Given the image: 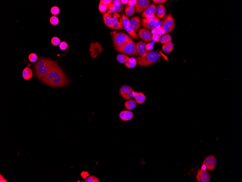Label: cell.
<instances>
[{
	"label": "cell",
	"mask_w": 242,
	"mask_h": 182,
	"mask_svg": "<svg viewBox=\"0 0 242 182\" xmlns=\"http://www.w3.org/2000/svg\"><path fill=\"white\" fill-rule=\"evenodd\" d=\"M119 116L121 120L123 121L130 120L133 118V113L129 110H124L120 113Z\"/></svg>",
	"instance_id": "2e32d148"
},
{
	"label": "cell",
	"mask_w": 242,
	"mask_h": 182,
	"mask_svg": "<svg viewBox=\"0 0 242 182\" xmlns=\"http://www.w3.org/2000/svg\"><path fill=\"white\" fill-rule=\"evenodd\" d=\"M216 165V159L215 157L213 155H210L207 156L202 163L203 166H204L206 169L211 172L215 169Z\"/></svg>",
	"instance_id": "ba28073f"
},
{
	"label": "cell",
	"mask_w": 242,
	"mask_h": 182,
	"mask_svg": "<svg viewBox=\"0 0 242 182\" xmlns=\"http://www.w3.org/2000/svg\"><path fill=\"white\" fill-rule=\"evenodd\" d=\"M117 60L120 63L124 64L128 62L130 58L122 54H119L117 56Z\"/></svg>",
	"instance_id": "83f0119b"
},
{
	"label": "cell",
	"mask_w": 242,
	"mask_h": 182,
	"mask_svg": "<svg viewBox=\"0 0 242 182\" xmlns=\"http://www.w3.org/2000/svg\"><path fill=\"white\" fill-rule=\"evenodd\" d=\"M161 58V55L159 52L151 51L145 55L137 58V61L139 66H149L157 62Z\"/></svg>",
	"instance_id": "3957f363"
},
{
	"label": "cell",
	"mask_w": 242,
	"mask_h": 182,
	"mask_svg": "<svg viewBox=\"0 0 242 182\" xmlns=\"http://www.w3.org/2000/svg\"><path fill=\"white\" fill-rule=\"evenodd\" d=\"M155 4H162L167 2V0H153L152 1Z\"/></svg>",
	"instance_id": "b9f144b4"
},
{
	"label": "cell",
	"mask_w": 242,
	"mask_h": 182,
	"mask_svg": "<svg viewBox=\"0 0 242 182\" xmlns=\"http://www.w3.org/2000/svg\"><path fill=\"white\" fill-rule=\"evenodd\" d=\"M103 19L104 23L107 27L111 28L112 27V24L111 21L110 14V11H107L106 12H104L103 15Z\"/></svg>",
	"instance_id": "ffe728a7"
},
{
	"label": "cell",
	"mask_w": 242,
	"mask_h": 182,
	"mask_svg": "<svg viewBox=\"0 0 242 182\" xmlns=\"http://www.w3.org/2000/svg\"><path fill=\"white\" fill-rule=\"evenodd\" d=\"M161 28L164 31L165 34L171 32L174 29L175 23L174 18L171 14L167 15L162 20Z\"/></svg>",
	"instance_id": "5b68a950"
},
{
	"label": "cell",
	"mask_w": 242,
	"mask_h": 182,
	"mask_svg": "<svg viewBox=\"0 0 242 182\" xmlns=\"http://www.w3.org/2000/svg\"><path fill=\"white\" fill-rule=\"evenodd\" d=\"M51 42L52 45H55V46H57V45H60V40L57 37H54L52 39Z\"/></svg>",
	"instance_id": "8d00e7d4"
},
{
	"label": "cell",
	"mask_w": 242,
	"mask_h": 182,
	"mask_svg": "<svg viewBox=\"0 0 242 182\" xmlns=\"http://www.w3.org/2000/svg\"><path fill=\"white\" fill-rule=\"evenodd\" d=\"M85 182H99L98 178L94 176H90L88 177L85 180Z\"/></svg>",
	"instance_id": "1f68e13d"
},
{
	"label": "cell",
	"mask_w": 242,
	"mask_h": 182,
	"mask_svg": "<svg viewBox=\"0 0 242 182\" xmlns=\"http://www.w3.org/2000/svg\"><path fill=\"white\" fill-rule=\"evenodd\" d=\"M171 38L169 34H167L161 37L160 42L161 43L165 44L171 42Z\"/></svg>",
	"instance_id": "f546056e"
},
{
	"label": "cell",
	"mask_w": 242,
	"mask_h": 182,
	"mask_svg": "<svg viewBox=\"0 0 242 182\" xmlns=\"http://www.w3.org/2000/svg\"><path fill=\"white\" fill-rule=\"evenodd\" d=\"M135 100L136 102L139 104H143L145 100V95L142 92H139L136 94L135 96Z\"/></svg>",
	"instance_id": "d4e9b609"
},
{
	"label": "cell",
	"mask_w": 242,
	"mask_h": 182,
	"mask_svg": "<svg viewBox=\"0 0 242 182\" xmlns=\"http://www.w3.org/2000/svg\"><path fill=\"white\" fill-rule=\"evenodd\" d=\"M157 29L155 28H152V30H151L152 31H151V33H152V35H153V34H155V33L156 32Z\"/></svg>",
	"instance_id": "7dc6e473"
},
{
	"label": "cell",
	"mask_w": 242,
	"mask_h": 182,
	"mask_svg": "<svg viewBox=\"0 0 242 182\" xmlns=\"http://www.w3.org/2000/svg\"><path fill=\"white\" fill-rule=\"evenodd\" d=\"M68 44L65 42H62L60 43L59 45L60 49L62 50H65L68 47Z\"/></svg>",
	"instance_id": "ab89813d"
},
{
	"label": "cell",
	"mask_w": 242,
	"mask_h": 182,
	"mask_svg": "<svg viewBox=\"0 0 242 182\" xmlns=\"http://www.w3.org/2000/svg\"><path fill=\"white\" fill-rule=\"evenodd\" d=\"M55 62L50 59L40 58L34 64L36 76L40 81L46 76Z\"/></svg>",
	"instance_id": "7a4b0ae2"
},
{
	"label": "cell",
	"mask_w": 242,
	"mask_h": 182,
	"mask_svg": "<svg viewBox=\"0 0 242 182\" xmlns=\"http://www.w3.org/2000/svg\"><path fill=\"white\" fill-rule=\"evenodd\" d=\"M136 45L135 43L132 39L123 46L116 49L121 53L130 55H136L138 54V53L136 49Z\"/></svg>",
	"instance_id": "8992f818"
},
{
	"label": "cell",
	"mask_w": 242,
	"mask_h": 182,
	"mask_svg": "<svg viewBox=\"0 0 242 182\" xmlns=\"http://www.w3.org/2000/svg\"><path fill=\"white\" fill-rule=\"evenodd\" d=\"M133 89L132 87L128 85H124L122 86L120 89L119 92L121 95L125 99L128 93L132 89Z\"/></svg>",
	"instance_id": "7402d4cb"
},
{
	"label": "cell",
	"mask_w": 242,
	"mask_h": 182,
	"mask_svg": "<svg viewBox=\"0 0 242 182\" xmlns=\"http://www.w3.org/2000/svg\"><path fill=\"white\" fill-rule=\"evenodd\" d=\"M22 75L26 81L31 79L33 76V72L29 67H26L23 70Z\"/></svg>",
	"instance_id": "44dd1931"
},
{
	"label": "cell",
	"mask_w": 242,
	"mask_h": 182,
	"mask_svg": "<svg viewBox=\"0 0 242 182\" xmlns=\"http://www.w3.org/2000/svg\"><path fill=\"white\" fill-rule=\"evenodd\" d=\"M129 25L132 29L137 31L141 26V19L138 16H135L129 20Z\"/></svg>",
	"instance_id": "5bb4252c"
},
{
	"label": "cell",
	"mask_w": 242,
	"mask_h": 182,
	"mask_svg": "<svg viewBox=\"0 0 242 182\" xmlns=\"http://www.w3.org/2000/svg\"><path fill=\"white\" fill-rule=\"evenodd\" d=\"M50 22L51 24L53 25H56L58 24L59 20L58 18L56 16H52L50 18Z\"/></svg>",
	"instance_id": "d590c367"
},
{
	"label": "cell",
	"mask_w": 242,
	"mask_h": 182,
	"mask_svg": "<svg viewBox=\"0 0 242 182\" xmlns=\"http://www.w3.org/2000/svg\"><path fill=\"white\" fill-rule=\"evenodd\" d=\"M121 17L122 18L124 27L126 31L134 39H138V37L135 31H133L131 28H130V25H129V20L128 18L127 17V16H125L124 14H122Z\"/></svg>",
	"instance_id": "30bf717a"
},
{
	"label": "cell",
	"mask_w": 242,
	"mask_h": 182,
	"mask_svg": "<svg viewBox=\"0 0 242 182\" xmlns=\"http://www.w3.org/2000/svg\"><path fill=\"white\" fill-rule=\"evenodd\" d=\"M40 81L45 85L56 87H61L69 85L67 76L56 62L46 76Z\"/></svg>",
	"instance_id": "6da1fadb"
},
{
	"label": "cell",
	"mask_w": 242,
	"mask_h": 182,
	"mask_svg": "<svg viewBox=\"0 0 242 182\" xmlns=\"http://www.w3.org/2000/svg\"><path fill=\"white\" fill-rule=\"evenodd\" d=\"M136 93L137 92H135L134 91L133 89H132L131 90H130V91H129L127 95H126V97L124 99L127 100H130V99H131L132 98L135 97L136 94H134Z\"/></svg>",
	"instance_id": "d6a6232c"
},
{
	"label": "cell",
	"mask_w": 242,
	"mask_h": 182,
	"mask_svg": "<svg viewBox=\"0 0 242 182\" xmlns=\"http://www.w3.org/2000/svg\"><path fill=\"white\" fill-rule=\"evenodd\" d=\"M50 12L52 14L56 16L60 12V9L57 6H53L50 9Z\"/></svg>",
	"instance_id": "74e56055"
},
{
	"label": "cell",
	"mask_w": 242,
	"mask_h": 182,
	"mask_svg": "<svg viewBox=\"0 0 242 182\" xmlns=\"http://www.w3.org/2000/svg\"><path fill=\"white\" fill-rule=\"evenodd\" d=\"M166 14V10L165 5L161 4L158 5L156 9V14L159 18H162Z\"/></svg>",
	"instance_id": "ac0fdd59"
},
{
	"label": "cell",
	"mask_w": 242,
	"mask_h": 182,
	"mask_svg": "<svg viewBox=\"0 0 242 182\" xmlns=\"http://www.w3.org/2000/svg\"><path fill=\"white\" fill-rule=\"evenodd\" d=\"M101 1L104 5H106L107 8L109 7L112 2V1L111 0H101Z\"/></svg>",
	"instance_id": "60d3db41"
},
{
	"label": "cell",
	"mask_w": 242,
	"mask_h": 182,
	"mask_svg": "<svg viewBox=\"0 0 242 182\" xmlns=\"http://www.w3.org/2000/svg\"><path fill=\"white\" fill-rule=\"evenodd\" d=\"M137 61L135 58H130L128 62L125 63V66L128 68H134L136 66Z\"/></svg>",
	"instance_id": "f1b7e54d"
},
{
	"label": "cell",
	"mask_w": 242,
	"mask_h": 182,
	"mask_svg": "<svg viewBox=\"0 0 242 182\" xmlns=\"http://www.w3.org/2000/svg\"><path fill=\"white\" fill-rule=\"evenodd\" d=\"M155 18L151 19H142L141 23H142L143 27L151 30L154 28L153 26L152 23H153Z\"/></svg>",
	"instance_id": "d6986e66"
},
{
	"label": "cell",
	"mask_w": 242,
	"mask_h": 182,
	"mask_svg": "<svg viewBox=\"0 0 242 182\" xmlns=\"http://www.w3.org/2000/svg\"><path fill=\"white\" fill-rule=\"evenodd\" d=\"M151 3L149 0H137L134 5L136 12L137 13L143 12L150 5Z\"/></svg>",
	"instance_id": "9c48e42d"
},
{
	"label": "cell",
	"mask_w": 242,
	"mask_h": 182,
	"mask_svg": "<svg viewBox=\"0 0 242 182\" xmlns=\"http://www.w3.org/2000/svg\"><path fill=\"white\" fill-rule=\"evenodd\" d=\"M137 103L135 100H130L126 101L124 103V106L129 111L133 109L136 106Z\"/></svg>",
	"instance_id": "cb8c5ba5"
},
{
	"label": "cell",
	"mask_w": 242,
	"mask_h": 182,
	"mask_svg": "<svg viewBox=\"0 0 242 182\" xmlns=\"http://www.w3.org/2000/svg\"><path fill=\"white\" fill-rule=\"evenodd\" d=\"M196 180L198 182H210V176L209 173L202 168L199 169L197 172Z\"/></svg>",
	"instance_id": "8fae6325"
},
{
	"label": "cell",
	"mask_w": 242,
	"mask_h": 182,
	"mask_svg": "<svg viewBox=\"0 0 242 182\" xmlns=\"http://www.w3.org/2000/svg\"><path fill=\"white\" fill-rule=\"evenodd\" d=\"M91 48L90 49L91 56L93 58L97 57L102 51L101 46L99 47L98 45H97L94 47L92 46Z\"/></svg>",
	"instance_id": "603a6c76"
},
{
	"label": "cell",
	"mask_w": 242,
	"mask_h": 182,
	"mask_svg": "<svg viewBox=\"0 0 242 182\" xmlns=\"http://www.w3.org/2000/svg\"><path fill=\"white\" fill-rule=\"evenodd\" d=\"M157 6L155 4L150 5L143 12L141 16L144 19H151L155 17L156 14Z\"/></svg>",
	"instance_id": "7c38bea8"
},
{
	"label": "cell",
	"mask_w": 242,
	"mask_h": 182,
	"mask_svg": "<svg viewBox=\"0 0 242 182\" xmlns=\"http://www.w3.org/2000/svg\"><path fill=\"white\" fill-rule=\"evenodd\" d=\"M113 42L116 49L121 47L132 39L128 35L122 32H115L112 37Z\"/></svg>",
	"instance_id": "277c9868"
},
{
	"label": "cell",
	"mask_w": 242,
	"mask_h": 182,
	"mask_svg": "<svg viewBox=\"0 0 242 182\" xmlns=\"http://www.w3.org/2000/svg\"><path fill=\"white\" fill-rule=\"evenodd\" d=\"M157 34H159V35L161 36L165 34L164 31L162 30V29L161 28L157 29L156 32Z\"/></svg>",
	"instance_id": "7bdbcfd3"
},
{
	"label": "cell",
	"mask_w": 242,
	"mask_h": 182,
	"mask_svg": "<svg viewBox=\"0 0 242 182\" xmlns=\"http://www.w3.org/2000/svg\"><path fill=\"white\" fill-rule=\"evenodd\" d=\"M174 49V45L172 42H170L167 43L163 44L162 46V49L166 53H169Z\"/></svg>",
	"instance_id": "484cf974"
},
{
	"label": "cell",
	"mask_w": 242,
	"mask_h": 182,
	"mask_svg": "<svg viewBox=\"0 0 242 182\" xmlns=\"http://www.w3.org/2000/svg\"><path fill=\"white\" fill-rule=\"evenodd\" d=\"M28 59L31 62H35L38 59V56L35 53H31L29 55Z\"/></svg>",
	"instance_id": "e575fe53"
},
{
	"label": "cell",
	"mask_w": 242,
	"mask_h": 182,
	"mask_svg": "<svg viewBox=\"0 0 242 182\" xmlns=\"http://www.w3.org/2000/svg\"><path fill=\"white\" fill-rule=\"evenodd\" d=\"M120 1L122 4L124 5H125V4H127L128 3L129 1L128 0H121Z\"/></svg>",
	"instance_id": "bcb514c9"
},
{
	"label": "cell",
	"mask_w": 242,
	"mask_h": 182,
	"mask_svg": "<svg viewBox=\"0 0 242 182\" xmlns=\"http://www.w3.org/2000/svg\"><path fill=\"white\" fill-rule=\"evenodd\" d=\"M134 5H130L127 4L125 6V12L127 16H132L134 14Z\"/></svg>",
	"instance_id": "4316f807"
},
{
	"label": "cell",
	"mask_w": 242,
	"mask_h": 182,
	"mask_svg": "<svg viewBox=\"0 0 242 182\" xmlns=\"http://www.w3.org/2000/svg\"><path fill=\"white\" fill-rule=\"evenodd\" d=\"M107 7L106 5H104V3L100 1L99 4V9L100 12L101 13H104L107 10Z\"/></svg>",
	"instance_id": "836d02e7"
},
{
	"label": "cell",
	"mask_w": 242,
	"mask_h": 182,
	"mask_svg": "<svg viewBox=\"0 0 242 182\" xmlns=\"http://www.w3.org/2000/svg\"><path fill=\"white\" fill-rule=\"evenodd\" d=\"M138 35L140 38L145 42H150L152 40V34L147 29L141 28L139 30Z\"/></svg>",
	"instance_id": "4fadbf2b"
},
{
	"label": "cell",
	"mask_w": 242,
	"mask_h": 182,
	"mask_svg": "<svg viewBox=\"0 0 242 182\" xmlns=\"http://www.w3.org/2000/svg\"><path fill=\"white\" fill-rule=\"evenodd\" d=\"M0 182H7V181L1 174L0 175Z\"/></svg>",
	"instance_id": "f6af8a7d"
},
{
	"label": "cell",
	"mask_w": 242,
	"mask_h": 182,
	"mask_svg": "<svg viewBox=\"0 0 242 182\" xmlns=\"http://www.w3.org/2000/svg\"><path fill=\"white\" fill-rule=\"evenodd\" d=\"M136 49L138 53L141 56H143L148 53V50L147 48V44L143 41H140L136 44Z\"/></svg>",
	"instance_id": "9a60e30c"
},
{
	"label": "cell",
	"mask_w": 242,
	"mask_h": 182,
	"mask_svg": "<svg viewBox=\"0 0 242 182\" xmlns=\"http://www.w3.org/2000/svg\"><path fill=\"white\" fill-rule=\"evenodd\" d=\"M161 36L159 35L156 33L153 34L152 36V40L155 42H159L160 41V38Z\"/></svg>",
	"instance_id": "f35d334b"
},
{
	"label": "cell",
	"mask_w": 242,
	"mask_h": 182,
	"mask_svg": "<svg viewBox=\"0 0 242 182\" xmlns=\"http://www.w3.org/2000/svg\"><path fill=\"white\" fill-rule=\"evenodd\" d=\"M112 6L111 10L116 12H123L124 5L119 0L112 1Z\"/></svg>",
	"instance_id": "e0dca14e"
},
{
	"label": "cell",
	"mask_w": 242,
	"mask_h": 182,
	"mask_svg": "<svg viewBox=\"0 0 242 182\" xmlns=\"http://www.w3.org/2000/svg\"><path fill=\"white\" fill-rule=\"evenodd\" d=\"M152 25L154 28L157 29L161 27V23L159 20V18L157 17V16H155Z\"/></svg>",
	"instance_id": "4dcf8cb0"
},
{
	"label": "cell",
	"mask_w": 242,
	"mask_h": 182,
	"mask_svg": "<svg viewBox=\"0 0 242 182\" xmlns=\"http://www.w3.org/2000/svg\"><path fill=\"white\" fill-rule=\"evenodd\" d=\"M111 21L112 26L111 28L114 30H121L124 27L122 18L118 12L110 10Z\"/></svg>",
	"instance_id": "52a82bcc"
},
{
	"label": "cell",
	"mask_w": 242,
	"mask_h": 182,
	"mask_svg": "<svg viewBox=\"0 0 242 182\" xmlns=\"http://www.w3.org/2000/svg\"><path fill=\"white\" fill-rule=\"evenodd\" d=\"M136 2V0H133H133H130V1H129L128 4L130 5H134Z\"/></svg>",
	"instance_id": "ee69618b"
}]
</instances>
